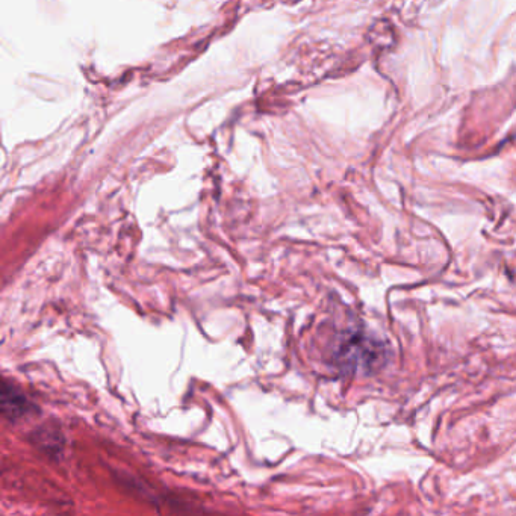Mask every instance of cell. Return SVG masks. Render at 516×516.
Instances as JSON below:
<instances>
[{
    "mask_svg": "<svg viewBox=\"0 0 516 516\" xmlns=\"http://www.w3.org/2000/svg\"><path fill=\"white\" fill-rule=\"evenodd\" d=\"M341 349L338 352V361L344 367H361V365H371L380 356L373 355L377 352L370 339L361 336H349L341 342Z\"/></svg>",
    "mask_w": 516,
    "mask_h": 516,
    "instance_id": "cell-1",
    "label": "cell"
},
{
    "mask_svg": "<svg viewBox=\"0 0 516 516\" xmlns=\"http://www.w3.org/2000/svg\"><path fill=\"white\" fill-rule=\"evenodd\" d=\"M35 406L28 400L23 392L10 382H5L2 386V415L7 420L17 421L26 417L34 411Z\"/></svg>",
    "mask_w": 516,
    "mask_h": 516,
    "instance_id": "cell-2",
    "label": "cell"
}]
</instances>
